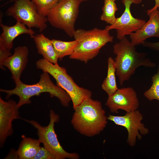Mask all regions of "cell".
Returning <instances> with one entry per match:
<instances>
[{"mask_svg": "<svg viewBox=\"0 0 159 159\" xmlns=\"http://www.w3.org/2000/svg\"><path fill=\"white\" fill-rule=\"evenodd\" d=\"M42 15L46 16L49 11L59 0H31Z\"/></svg>", "mask_w": 159, "mask_h": 159, "instance_id": "22", "label": "cell"}, {"mask_svg": "<svg viewBox=\"0 0 159 159\" xmlns=\"http://www.w3.org/2000/svg\"><path fill=\"white\" fill-rule=\"evenodd\" d=\"M105 105L112 113H118L122 110L126 113L138 109L140 105L137 93L131 87L119 89L113 94L108 96Z\"/></svg>", "mask_w": 159, "mask_h": 159, "instance_id": "11", "label": "cell"}, {"mask_svg": "<svg viewBox=\"0 0 159 159\" xmlns=\"http://www.w3.org/2000/svg\"><path fill=\"white\" fill-rule=\"evenodd\" d=\"M36 65L37 68L52 76L57 85L67 93L72 102L74 109L85 99L91 98V92L78 86L67 73L65 68L58 64H54L43 58L37 61Z\"/></svg>", "mask_w": 159, "mask_h": 159, "instance_id": "5", "label": "cell"}, {"mask_svg": "<svg viewBox=\"0 0 159 159\" xmlns=\"http://www.w3.org/2000/svg\"></svg>", "mask_w": 159, "mask_h": 159, "instance_id": "28", "label": "cell"}, {"mask_svg": "<svg viewBox=\"0 0 159 159\" xmlns=\"http://www.w3.org/2000/svg\"><path fill=\"white\" fill-rule=\"evenodd\" d=\"M17 103L13 100L4 101L0 97V144L3 146L7 138L12 135V123L15 119L20 118Z\"/></svg>", "mask_w": 159, "mask_h": 159, "instance_id": "12", "label": "cell"}, {"mask_svg": "<svg viewBox=\"0 0 159 159\" xmlns=\"http://www.w3.org/2000/svg\"><path fill=\"white\" fill-rule=\"evenodd\" d=\"M22 140L16 151V159H33L40 147L38 139L26 138L23 135Z\"/></svg>", "mask_w": 159, "mask_h": 159, "instance_id": "17", "label": "cell"}, {"mask_svg": "<svg viewBox=\"0 0 159 159\" xmlns=\"http://www.w3.org/2000/svg\"><path fill=\"white\" fill-rule=\"evenodd\" d=\"M135 45L126 36L113 46V52L116 55L114 59L116 66V74L120 85L129 80L140 66L154 68L155 63L147 57V54L136 51Z\"/></svg>", "mask_w": 159, "mask_h": 159, "instance_id": "2", "label": "cell"}, {"mask_svg": "<svg viewBox=\"0 0 159 159\" xmlns=\"http://www.w3.org/2000/svg\"><path fill=\"white\" fill-rule=\"evenodd\" d=\"M85 0H59L49 11L46 17L52 26L63 30L73 37L75 24L80 5Z\"/></svg>", "mask_w": 159, "mask_h": 159, "instance_id": "6", "label": "cell"}, {"mask_svg": "<svg viewBox=\"0 0 159 159\" xmlns=\"http://www.w3.org/2000/svg\"><path fill=\"white\" fill-rule=\"evenodd\" d=\"M142 45L151 50L159 52V42H152L145 41Z\"/></svg>", "mask_w": 159, "mask_h": 159, "instance_id": "25", "label": "cell"}, {"mask_svg": "<svg viewBox=\"0 0 159 159\" xmlns=\"http://www.w3.org/2000/svg\"><path fill=\"white\" fill-rule=\"evenodd\" d=\"M155 6L152 8L148 10L147 12H149L159 8V0H155Z\"/></svg>", "mask_w": 159, "mask_h": 159, "instance_id": "26", "label": "cell"}, {"mask_svg": "<svg viewBox=\"0 0 159 159\" xmlns=\"http://www.w3.org/2000/svg\"><path fill=\"white\" fill-rule=\"evenodd\" d=\"M34 40L38 53L43 58L54 64H58V58L55 51L52 40L42 33L35 35Z\"/></svg>", "mask_w": 159, "mask_h": 159, "instance_id": "16", "label": "cell"}, {"mask_svg": "<svg viewBox=\"0 0 159 159\" xmlns=\"http://www.w3.org/2000/svg\"><path fill=\"white\" fill-rule=\"evenodd\" d=\"M55 51L60 60L64 57L71 55L78 44V41L74 40L71 41H64L56 39H52Z\"/></svg>", "mask_w": 159, "mask_h": 159, "instance_id": "19", "label": "cell"}, {"mask_svg": "<svg viewBox=\"0 0 159 159\" xmlns=\"http://www.w3.org/2000/svg\"><path fill=\"white\" fill-rule=\"evenodd\" d=\"M33 159H54L49 152L44 147H40Z\"/></svg>", "mask_w": 159, "mask_h": 159, "instance_id": "23", "label": "cell"}, {"mask_svg": "<svg viewBox=\"0 0 159 159\" xmlns=\"http://www.w3.org/2000/svg\"><path fill=\"white\" fill-rule=\"evenodd\" d=\"M113 0V1H116V0Z\"/></svg>", "mask_w": 159, "mask_h": 159, "instance_id": "27", "label": "cell"}, {"mask_svg": "<svg viewBox=\"0 0 159 159\" xmlns=\"http://www.w3.org/2000/svg\"><path fill=\"white\" fill-rule=\"evenodd\" d=\"M49 74L47 72H43L40 75L39 80L36 84L28 85L20 80L15 83L16 87L14 89L11 90L0 89V91L6 94L7 99L12 95L17 96L19 98L17 103L19 108L24 105L30 104L31 97L44 92L49 93L51 97L58 99L63 106L68 107L71 100L70 97L64 90L52 82Z\"/></svg>", "mask_w": 159, "mask_h": 159, "instance_id": "3", "label": "cell"}, {"mask_svg": "<svg viewBox=\"0 0 159 159\" xmlns=\"http://www.w3.org/2000/svg\"><path fill=\"white\" fill-rule=\"evenodd\" d=\"M28 54L26 47L19 46L14 49L13 54L6 58L2 64L1 69L4 70V66L10 70L15 83L21 80V74L28 62Z\"/></svg>", "mask_w": 159, "mask_h": 159, "instance_id": "13", "label": "cell"}, {"mask_svg": "<svg viewBox=\"0 0 159 159\" xmlns=\"http://www.w3.org/2000/svg\"><path fill=\"white\" fill-rule=\"evenodd\" d=\"M151 80V86L144 92L143 95L150 101L154 100L159 101V61L157 71L152 77Z\"/></svg>", "mask_w": 159, "mask_h": 159, "instance_id": "21", "label": "cell"}, {"mask_svg": "<svg viewBox=\"0 0 159 159\" xmlns=\"http://www.w3.org/2000/svg\"><path fill=\"white\" fill-rule=\"evenodd\" d=\"M142 0H122L125 7L123 13L120 17L117 18L115 22L112 25H107L105 29L110 31L115 29L117 32V37L121 39L127 35L140 29L146 22V21L134 17L130 11V6L134 4H138Z\"/></svg>", "mask_w": 159, "mask_h": 159, "instance_id": "10", "label": "cell"}, {"mask_svg": "<svg viewBox=\"0 0 159 159\" xmlns=\"http://www.w3.org/2000/svg\"><path fill=\"white\" fill-rule=\"evenodd\" d=\"M147 14L149 17L148 21L139 30L131 34V42L135 46L142 44L147 39H159V11L156 9Z\"/></svg>", "mask_w": 159, "mask_h": 159, "instance_id": "14", "label": "cell"}, {"mask_svg": "<svg viewBox=\"0 0 159 159\" xmlns=\"http://www.w3.org/2000/svg\"><path fill=\"white\" fill-rule=\"evenodd\" d=\"M50 122L47 126H42L37 122L23 119L37 129L38 140L54 157V159H78L79 155L65 151L59 143L54 129V124L59 120V115L52 110L50 111Z\"/></svg>", "mask_w": 159, "mask_h": 159, "instance_id": "7", "label": "cell"}, {"mask_svg": "<svg viewBox=\"0 0 159 159\" xmlns=\"http://www.w3.org/2000/svg\"><path fill=\"white\" fill-rule=\"evenodd\" d=\"M107 117L108 120L115 124L126 128L128 132L127 142L131 147L135 146L137 139L141 140L142 135H145L149 132L148 129L142 122L143 115L138 110L126 113L123 116L109 115Z\"/></svg>", "mask_w": 159, "mask_h": 159, "instance_id": "9", "label": "cell"}, {"mask_svg": "<svg viewBox=\"0 0 159 159\" xmlns=\"http://www.w3.org/2000/svg\"><path fill=\"white\" fill-rule=\"evenodd\" d=\"M12 5L8 8L6 15L12 17L32 29L35 28L40 32L45 29L48 21L46 16L39 14L31 0H14Z\"/></svg>", "mask_w": 159, "mask_h": 159, "instance_id": "8", "label": "cell"}, {"mask_svg": "<svg viewBox=\"0 0 159 159\" xmlns=\"http://www.w3.org/2000/svg\"><path fill=\"white\" fill-rule=\"evenodd\" d=\"M109 31L97 28L89 30H75L73 37L78 43L69 58L87 63L96 57L107 43L113 42L114 37Z\"/></svg>", "mask_w": 159, "mask_h": 159, "instance_id": "4", "label": "cell"}, {"mask_svg": "<svg viewBox=\"0 0 159 159\" xmlns=\"http://www.w3.org/2000/svg\"><path fill=\"white\" fill-rule=\"evenodd\" d=\"M11 55L12 54L10 51L6 49L3 46L0 45V67L1 69L4 61Z\"/></svg>", "mask_w": 159, "mask_h": 159, "instance_id": "24", "label": "cell"}, {"mask_svg": "<svg viewBox=\"0 0 159 159\" xmlns=\"http://www.w3.org/2000/svg\"><path fill=\"white\" fill-rule=\"evenodd\" d=\"M107 63V76L102 84V88L109 96L114 93L118 88L116 82V66L114 59L109 57Z\"/></svg>", "mask_w": 159, "mask_h": 159, "instance_id": "18", "label": "cell"}, {"mask_svg": "<svg viewBox=\"0 0 159 159\" xmlns=\"http://www.w3.org/2000/svg\"><path fill=\"white\" fill-rule=\"evenodd\" d=\"M118 8L115 1L112 0H105L100 20L110 25L113 24L117 18L115 17V14Z\"/></svg>", "mask_w": 159, "mask_h": 159, "instance_id": "20", "label": "cell"}, {"mask_svg": "<svg viewBox=\"0 0 159 159\" xmlns=\"http://www.w3.org/2000/svg\"><path fill=\"white\" fill-rule=\"evenodd\" d=\"M0 26L2 32L0 36V45L10 51L13 46L14 40L19 35L26 34L33 38L35 32L27 28L26 26L21 22L16 21L14 25L9 26L0 22Z\"/></svg>", "mask_w": 159, "mask_h": 159, "instance_id": "15", "label": "cell"}, {"mask_svg": "<svg viewBox=\"0 0 159 159\" xmlns=\"http://www.w3.org/2000/svg\"><path fill=\"white\" fill-rule=\"evenodd\" d=\"M74 110L71 122L82 135L92 137L99 134L106 127L107 117L99 101L91 98L86 99Z\"/></svg>", "mask_w": 159, "mask_h": 159, "instance_id": "1", "label": "cell"}]
</instances>
